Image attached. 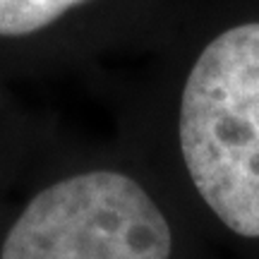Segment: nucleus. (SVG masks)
Wrapping results in <instances>:
<instances>
[{
	"label": "nucleus",
	"mask_w": 259,
	"mask_h": 259,
	"mask_svg": "<svg viewBox=\"0 0 259 259\" xmlns=\"http://www.w3.org/2000/svg\"><path fill=\"white\" fill-rule=\"evenodd\" d=\"M170 250V226L147 190L115 170H92L41 190L0 259H168Z\"/></svg>",
	"instance_id": "nucleus-2"
},
{
	"label": "nucleus",
	"mask_w": 259,
	"mask_h": 259,
	"mask_svg": "<svg viewBox=\"0 0 259 259\" xmlns=\"http://www.w3.org/2000/svg\"><path fill=\"white\" fill-rule=\"evenodd\" d=\"M84 0H0V36H24L48 27Z\"/></svg>",
	"instance_id": "nucleus-3"
},
{
	"label": "nucleus",
	"mask_w": 259,
	"mask_h": 259,
	"mask_svg": "<svg viewBox=\"0 0 259 259\" xmlns=\"http://www.w3.org/2000/svg\"><path fill=\"white\" fill-rule=\"evenodd\" d=\"M180 149L223 226L259 238V22L223 31L199 53L180 101Z\"/></svg>",
	"instance_id": "nucleus-1"
}]
</instances>
